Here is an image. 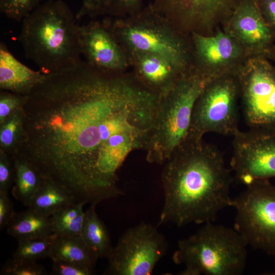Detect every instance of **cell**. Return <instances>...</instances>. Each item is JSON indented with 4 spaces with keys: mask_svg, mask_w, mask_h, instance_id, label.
<instances>
[{
    "mask_svg": "<svg viewBox=\"0 0 275 275\" xmlns=\"http://www.w3.org/2000/svg\"><path fill=\"white\" fill-rule=\"evenodd\" d=\"M26 96L12 155L77 202L122 195L118 172L131 152L144 149L159 96L133 73L106 72L82 61L47 74Z\"/></svg>",
    "mask_w": 275,
    "mask_h": 275,
    "instance_id": "1",
    "label": "cell"
},
{
    "mask_svg": "<svg viewBox=\"0 0 275 275\" xmlns=\"http://www.w3.org/2000/svg\"><path fill=\"white\" fill-rule=\"evenodd\" d=\"M164 164V202L158 226L213 222L221 211L231 207V170L215 146L186 138Z\"/></svg>",
    "mask_w": 275,
    "mask_h": 275,
    "instance_id": "2",
    "label": "cell"
},
{
    "mask_svg": "<svg viewBox=\"0 0 275 275\" xmlns=\"http://www.w3.org/2000/svg\"><path fill=\"white\" fill-rule=\"evenodd\" d=\"M77 19L62 0H47L21 21L18 40L25 56L46 74L79 65L81 60Z\"/></svg>",
    "mask_w": 275,
    "mask_h": 275,
    "instance_id": "3",
    "label": "cell"
},
{
    "mask_svg": "<svg viewBox=\"0 0 275 275\" xmlns=\"http://www.w3.org/2000/svg\"><path fill=\"white\" fill-rule=\"evenodd\" d=\"M213 78L192 66L180 75L168 92L159 96L144 149L148 162L164 163L185 140L195 103Z\"/></svg>",
    "mask_w": 275,
    "mask_h": 275,
    "instance_id": "4",
    "label": "cell"
},
{
    "mask_svg": "<svg viewBox=\"0 0 275 275\" xmlns=\"http://www.w3.org/2000/svg\"><path fill=\"white\" fill-rule=\"evenodd\" d=\"M247 243L234 229L207 222L180 240L172 255L181 275H239L247 259Z\"/></svg>",
    "mask_w": 275,
    "mask_h": 275,
    "instance_id": "5",
    "label": "cell"
},
{
    "mask_svg": "<svg viewBox=\"0 0 275 275\" xmlns=\"http://www.w3.org/2000/svg\"><path fill=\"white\" fill-rule=\"evenodd\" d=\"M102 20L127 54L145 52L158 55L183 72L193 66L192 47L184 38V33L150 4L131 15Z\"/></svg>",
    "mask_w": 275,
    "mask_h": 275,
    "instance_id": "6",
    "label": "cell"
},
{
    "mask_svg": "<svg viewBox=\"0 0 275 275\" xmlns=\"http://www.w3.org/2000/svg\"><path fill=\"white\" fill-rule=\"evenodd\" d=\"M239 94L236 75L227 74L212 79L195 103L186 138L202 140L209 132L233 136L239 130Z\"/></svg>",
    "mask_w": 275,
    "mask_h": 275,
    "instance_id": "7",
    "label": "cell"
},
{
    "mask_svg": "<svg viewBox=\"0 0 275 275\" xmlns=\"http://www.w3.org/2000/svg\"><path fill=\"white\" fill-rule=\"evenodd\" d=\"M246 186L232 200L234 229L248 245L275 256V185L261 180Z\"/></svg>",
    "mask_w": 275,
    "mask_h": 275,
    "instance_id": "8",
    "label": "cell"
},
{
    "mask_svg": "<svg viewBox=\"0 0 275 275\" xmlns=\"http://www.w3.org/2000/svg\"><path fill=\"white\" fill-rule=\"evenodd\" d=\"M236 75L247 125L275 129V66L265 56L253 55Z\"/></svg>",
    "mask_w": 275,
    "mask_h": 275,
    "instance_id": "9",
    "label": "cell"
},
{
    "mask_svg": "<svg viewBox=\"0 0 275 275\" xmlns=\"http://www.w3.org/2000/svg\"><path fill=\"white\" fill-rule=\"evenodd\" d=\"M167 249L166 238L157 227L142 222L120 237L107 258L105 274L149 275Z\"/></svg>",
    "mask_w": 275,
    "mask_h": 275,
    "instance_id": "10",
    "label": "cell"
},
{
    "mask_svg": "<svg viewBox=\"0 0 275 275\" xmlns=\"http://www.w3.org/2000/svg\"><path fill=\"white\" fill-rule=\"evenodd\" d=\"M233 136L230 166L240 183L275 177V129L250 128Z\"/></svg>",
    "mask_w": 275,
    "mask_h": 275,
    "instance_id": "11",
    "label": "cell"
},
{
    "mask_svg": "<svg viewBox=\"0 0 275 275\" xmlns=\"http://www.w3.org/2000/svg\"><path fill=\"white\" fill-rule=\"evenodd\" d=\"M240 0H153L152 9L183 33L204 30L231 14Z\"/></svg>",
    "mask_w": 275,
    "mask_h": 275,
    "instance_id": "12",
    "label": "cell"
},
{
    "mask_svg": "<svg viewBox=\"0 0 275 275\" xmlns=\"http://www.w3.org/2000/svg\"><path fill=\"white\" fill-rule=\"evenodd\" d=\"M78 34L81 54L90 66L112 73L130 67L127 54L102 19L79 25Z\"/></svg>",
    "mask_w": 275,
    "mask_h": 275,
    "instance_id": "13",
    "label": "cell"
},
{
    "mask_svg": "<svg viewBox=\"0 0 275 275\" xmlns=\"http://www.w3.org/2000/svg\"><path fill=\"white\" fill-rule=\"evenodd\" d=\"M227 33L254 55H270L274 34L265 19L258 0H240L228 21Z\"/></svg>",
    "mask_w": 275,
    "mask_h": 275,
    "instance_id": "14",
    "label": "cell"
},
{
    "mask_svg": "<svg viewBox=\"0 0 275 275\" xmlns=\"http://www.w3.org/2000/svg\"><path fill=\"white\" fill-rule=\"evenodd\" d=\"M190 35L193 55L199 64L194 67L214 77L236 74L231 64L240 58L243 47L235 39L222 32L211 36L197 33Z\"/></svg>",
    "mask_w": 275,
    "mask_h": 275,
    "instance_id": "15",
    "label": "cell"
},
{
    "mask_svg": "<svg viewBox=\"0 0 275 275\" xmlns=\"http://www.w3.org/2000/svg\"><path fill=\"white\" fill-rule=\"evenodd\" d=\"M127 56L136 79L159 96L168 92L185 72L154 54L134 52Z\"/></svg>",
    "mask_w": 275,
    "mask_h": 275,
    "instance_id": "16",
    "label": "cell"
},
{
    "mask_svg": "<svg viewBox=\"0 0 275 275\" xmlns=\"http://www.w3.org/2000/svg\"><path fill=\"white\" fill-rule=\"evenodd\" d=\"M47 74L35 71L19 61L6 45L0 44V88L23 95L43 82Z\"/></svg>",
    "mask_w": 275,
    "mask_h": 275,
    "instance_id": "17",
    "label": "cell"
},
{
    "mask_svg": "<svg viewBox=\"0 0 275 275\" xmlns=\"http://www.w3.org/2000/svg\"><path fill=\"white\" fill-rule=\"evenodd\" d=\"M8 234L18 241L33 238H49L53 234L50 217L29 208L15 212L7 226Z\"/></svg>",
    "mask_w": 275,
    "mask_h": 275,
    "instance_id": "18",
    "label": "cell"
},
{
    "mask_svg": "<svg viewBox=\"0 0 275 275\" xmlns=\"http://www.w3.org/2000/svg\"><path fill=\"white\" fill-rule=\"evenodd\" d=\"M52 261L61 260L94 268L99 259L81 236L54 235L52 239L49 256Z\"/></svg>",
    "mask_w": 275,
    "mask_h": 275,
    "instance_id": "19",
    "label": "cell"
},
{
    "mask_svg": "<svg viewBox=\"0 0 275 275\" xmlns=\"http://www.w3.org/2000/svg\"><path fill=\"white\" fill-rule=\"evenodd\" d=\"M144 0H81L75 15L77 20L84 17L119 18L131 15L141 10Z\"/></svg>",
    "mask_w": 275,
    "mask_h": 275,
    "instance_id": "20",
    "label": "cell"
},
{
    "mask_svg": "<svg viewBox=\"0 0 275 275\" xmlns=\"http://www.w3.org/2000/svg\"><path fill=\"white\" fill-rule=\"evenodd\" d=\"M96 205H90L85 212L81 237L99 258H107L113 247L108 230L96 211Z\"/></svg>",
    "mask_w": 275,
    "mask_h": 275,
    "instance_id": "21",
    "label": "cell"
},
{
    "mask_svg": "<svg viewBox=\"0 0 275 275\" xmlns=\"http://www.w3.org/2000/svg\"><path fill=\"white\" fill-rule=\"evenodd\" d=\"M74 202H76L74 198L67 190L50 180L44 179L28 208L50 217L61 208Z\"/></svg>",
    "mask_w": 275,
    "mask_h": 275,
    "instance_id": "22",
    "label": "cell"
},
{
    "mask_svg": "<svg viewBox=\"0 0 275 275\" xmlns=\"http://www.w3.org/2000/svg\"><path fill=\"white\" fill-rule=\"evenodd\" d=\"M11 157L15 170L14 185L12 189V195L28 207L44 179L29 162L16 156Z\"/></svg>",
    "mask_w": 275,
    "mask_h": 275,
    "instance_id": "23",
    "label": "cell"
},
{
    "mask_svg": "<svg viewBox=\"0 0 275 275\" xmlns=\"http://www.w3.org/2000/svg\"><path fill=\"white\" fill-rule=\"evenodd\" d=\"M85 202H74L61 208L50 216L52 228L56 235L81 236L85 212Z\"/></svg>",
    "mask_w": 275,
    "mask_h": 275,
    "instance_id": "24",
    "label": "cell"
},
{
    "mask_svg": "<svg viewBox=\"0 0 275 275\" xmlns=\"http://www.w3.org/2000/svg\"><path fill=\"white\" fill-rule=\"evenodd\" d=\"M54 236L49 238L18 241V246L12 255V259L17 261L36 262L40 259L49 258L52 239Z\"/></svg>",
    "mask_w": 275,
    "mask_h": 275,
    "instance_id": "25",
    "label": "cell"
},
{
    "mask_svg": "<svg viewBox=\"0 0 275 275\" xmlns=\"http://www.w3.org/2000/svg\"><path fill=\"white\" fill-rule=\"evenodd\" d=\"M21 108L0 124L1 150L10 156L14 153L21 135L22 118Z\"/></svg>",
    "mask_w": 275,
    "mask_h": 275,
    "instance_id": "26",
    "label": "cell"
},
{
    "mask_svg": "<svg viewBox=\"0 0 275 275\" xmlns=\"http://www.w3.org/2000/svg\"><path fill=\"white\" fill-rule=\"evenodd\" d=\"M42 0H0V11L10 19L21 22Z\"/></svg>",
    "mask_w": 275,
    "mask_h": 275,
    "instance_id": "27",
    "label": "cell"
},
{
    "mask_svg": "<svg viewBox=\"0 0 275 275\" xmlns=\"http://www.w3.org/2000/svg\"><path fill=\"white\" fill-rule=\"evenodd\" d=\"M47 272L42 265L36 262L17 261L12 258L3 265L2 275H45Z\"/></svg>",
    "mask_w": 275,
    "mask_h": 275,
    "instance_id": "28",
    "label": "cell"
},
{
    "mask_svg": "<svg viewBox=\"0 0 275 275\" xmlns=\"http://www.w3.org/2000/svg\"><path fill=\"white\" fill-rule=\"evenodd\" d=\"M26 99L23 95L2 91L0 95V124L18 109L21 108Z\"/></svg>",
    "mask_w": 275,
    "mask_h": 275,
    "instance_id": "29",
    "label": "cell"
},
{
    "mask_svg": "<svg viewBox=\"0 0 275 275\" xmlns=\"http://www.w3.org/2000/svg\"><path fill=\"white\" fill-rule=\"evenodd\" d=\"M0 191H8L14 181V166L11 157L0 151Z\"/></svg>",
    "mask_w": 275,
    "mask_h": 275,
    "instance_id": "30",
    "label": "cell"
},
{
    "mask_svg": "<svg viewBox=\"0 0 275 275\" xmlns=\"http://www.w3.org/2000/svg\"><path fill=\"white\" fill-rule=\"evenodd\" d=\"M94 269L61 260L52 261L51 274L53 275H91Z\"/></svg>",
    "mask_w": 275,
    "mask_h": 275,
    "instance_id": "31",
    "label": "cell"
},
{
    "mask_svg": "<svg viewBox=\"0 0 275 275\" xmlns=\"http://www.w3.org/2000/svg\"><path fill=\"white\" fill-rule=\"evenodd\" d=\"M13 204L8 191H0V229L7 227L15 214Z\"/></svg>",
    "mask_w": 275,
    "mask_h": 275,
    "instance_id": "32",
    "label": "cell"
},
{
    "mask_svg": "<svg viewBox=\"0 0 275 275\" xmlns=\"http://www.w3.org/2000/svg\"><path fill=\"white\" fill-rule=\"evenodd\" d=\"M262 14L275 35V0H258Z\"/></svg>",
    "mask_w": 275,
    "mask_h": 275,
    "instance_id": "33",
    "label": "cell"
},
{
    "mask_svg": "<svg viewBox=\"0 0 275 275\" xmlns=\"http://www.w3.org/2000/svg\"><path fill=\"white\" fill-rule=\"evenodd\" d=\"M273 52V53H271V54H270L271 55V56H273L274 59V60H275V50H274V51H271V52Z\"/></svg>",
    "mask_w": 275,
    "mask_h": 275,
    "instance_id": "34",
    "label": "cell"
}]
</instances>
